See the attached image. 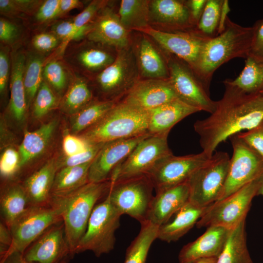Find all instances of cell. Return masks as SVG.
Here are the masks:
<instances>
[{"label":"cell","instance_id":"19","mask_svg":"<svg viewBox=\"0 0 263 263\" xmlns=\"http://www.w3.org/2000/svg\"><path fill=\"white\" fill-rule=\"evenodd\" d=\"M87 39L118 50L127 48L129 30L121 22L118 14L111 8L103 7L93 22Z\"/></svg>","mask_w":263,"mask_h":263},{"label":"cell","instance_id":"45","mask_svg":"<svg viewBox=\"0 0 263 263\" xmlns=\"http://www.w3.org/2000/svg\"><path fill=\"white\" fill-rule=\"evenodd\" d=\"M104 144H92L83 152L72 156H65L62 159L56 160L57 170L66 167L80 165L91 162Z\"/></svg>","mask_w":263,"mask_h":263},{"label":"cell","instance_id":"31","mask_svg":"<svg viewBox=\"0 0 263 263\" xmlns=\"http://www.w3.org/2000/svg\"><path fill=\"white\" fill-rule=\"evenodd\" d=\"M91 163L66 167L58 170L52 186L51 198L70 194L89 182L88 174Z\"/></svg>","mask_w":263,"mask_h":263},{"label":"cell","instance_id":"59","mask_svg":"<svg viewBox=\"0 0 263 263\" xmlns=\"http://www.w3.org/2000/svg\"><path fill=\"white\" fill-rule=\"evenodd\" d=\"M261 195L263 196V175L258 190L257 195Z\"/></svg>","mask_w":263,"mask_h":263},{"label":"cell","instance_id":"7","mask_svg":"<svg viewBox=\"0 0 263 263\" xmlns=\"http://www.w3.org/2000/svg\"><path fill=\"white\" fill-rule=\"evenodd\" d=\"M263 174L225 198L211 205L196 225L219 226L232 230L246 218L251 201L257 195Z\"/></svg>","mask_w":263,"mask_h":263},{"label":"cell","instance_id":"3","mask_svg":"<svg viewBox=\"0 0 263 263\" xmlns=\"http://www.w3.org/2000/svg\"><path fill=\"white\" fill-rule=\"evenodd\" d=\"M110 184V181L88 182L70 194L51 198L50 204L62 219L65 239L72 257L86 230L94 207L108 192Z\"/></svg>","mask_w":263,"mask_h":263},{"label":"cell","instance_id":"43","mask_svg":"<svg viewBox=\"0 0 263 263\" xmlns=\"http://www.w3.org/2000/svg\"><path fill=\"white\" fill-rule=\"evenodd\" d=\"M20 155L19 151L9 147L3 151L0 159L1 177L10 179L19 169Z\"/></svg>","mask_w":263,"mask_h":263},{"label":"cell","instance_id":"4","mask_svg":"<svg viewBox=\"0 0 263 263\" xmlns=\"http://www.w3.org/2000/svg\"><path fill=\"white\" fill-rule=\"evenodd\" d=\"M149 111L122 100L80 136L91 144L132 138L149 133Z\"/></svg>","mask_w":263,"mask_h":263},{"label":"cell","instance_id":"40","mask_svg":"<svg viewBox=\"0 0 263 263\" xmlns=\"http://www.w3.org/2000/svg\"><path fill=\"white\" fill-rule=\"evenodd\" d=\"M224 0H207L202 14L192 31L209 39L218 35L221 13Z\"/></svg>","mask_w":263,"mask_h":263},{"label":"cell","instance_id":"21","mask_svg":"<svg viewBox=\"0 0 263 263\" xmlns=\"http://www.w3.org/2000/svg\"><path fill=\"white\" fill-rule=\"evenodd\" d=\"M150 21L159 23L167 32H186L195 27L187 1L178 0H150Z\"/></svg>","mask_w":263,"mask_h":263},{"label":"cell","instance_id":"54","mask_svg":"<svg viewBox=\"0 0 263 263\" xmlns=\"http://www.w3.org/2000/svg\"><path fill=\"white\" fill-rule=\"evenodd\" d=\"M83 7L82 2L78 0H60L59 18L74 9H79Z\"/></svg>","mask_w":263,"mask_h":263},{"label":"cell","instance_id":"51","mask_svg":"<svg viewBox=\"0 0 263 263\" xmlns=\"http://www.w3.org/2000/svg\"><path fill=\"white\" fill-rule=\"evenodd\" d=\"M20 29L17 25L3 18L0 19V40L2 44L14 46L20 36Z\"/></svg>","mask_w":263,"mask_h":263},{"label":"cell","instance_id":"10","mask_svg":"<svg viewBox=\"0 0 263 263\" xmlns=\"http://www.w3.org/2000/svg\"><path fill=\"white\" fill-rule=\"evenodd\" d=\"M168 54L169 80L178 98L200 111L211 113L216 101L210 98V92L188 64Z\"/></svg>","mask_w":263,"mask_h":263},{"label":"cell","instance_id":"22","mask_svg":"<svg viewBox=\"0 0 263 263\" xmlns=\"http://www.w3.org/2000/svg\"><path fill=\"white\" fill-rule=\"evenodd\" d=\"M231 230L219 226L207 227L197 239L184 245L178 255L180 263H190L207 258H218Z\"/></svg>","mask_w":263,"mask_h":263},{"label":"cell","instance_id":"23","mask_svg":"<svg viewBox=\"0 0 263 263\" xmlns=\"http://www.w3.org/2000/svg\"><path fill=\"white\" fill-rule=\"evenodd\" d=\"M189 197L187 182L156 192L150 206L147 221L159 226L187 203Z\"/></svg>","mask_w":263,"mask_h":263},{"label":"cell","instance_id":"47","mask_svg":"<svg viewBox=\"0 0 263 263\" xmlns=\"http://www.w3.org/2000/svg\"><path fill=\"white\" fill-rule=\"evenodd\" d=\"M61 44L60 39L51 32L38 33L32 40L34 51L43 55L52 51Z\"/></svg>","mask_w":263,"mask_h":263},{"label":"cell","instance_id":"25","mask_svg":"<svg viewBox=\"0 0 263 263\" xmlns=\"http://www.w3.org/2000/svg\"><path fill=\"white\" fill-rule=\"evenodd\" d=\"M26 52L17 47L11 52L10 112L18 122L24 120L28 109L23 82Z\"/></svg>","mask_w":263,"mask_h":263},{"label":"cell","instance_id":"14","mask_svg":"<svg viewBox=\"0 0 263 263\" xmlns=\"http://www.w3.org/2000/svg\"><path fill=\"white\" fill-rule=\"evenodd\" d=\"M210 158L202 151L183 156L171 154L160 160L146 175L157 192L187 182Z\"/></svg>","mask_w":263,"mask_h":263},{"label":"cell","instance_id":"49","mask_svg":"<svg viewBox=\"0 0 263 263\" xmlns=\"http://www.w3.org/2000/svg\"><path fill=\"white\" fill-rule=\"evenodd\" d=\"M238 134L263 158V120L254 128Z\"/></svg>","mask_w":263,"mask_h":263},{"label":"cell","instance_id":"34","mask_svg":"<svg viewBox=\"0 0 263 263\" xmlns=\"http://www.w3.org/2000/svg\"><path fill=\"white\" fill-rule=\"evenodd\" d=\"M245 59L240 75L234 79L225 80L246 94H260L263 91V60H257L249 55Z\"/></svg>","mask_w":263,"mask_h":263},{"label":"cell","instance_id":"30","mask_svg":"<svg viewBox=\"0 0 263 263\" xmlns=\"http://www.w3.org/2000/svg\"><path fill=\"white\" fill-rule=\"evenodd\" d=\"M31 205L22 185L12 184L1 192L0 214L2 222L10 228Z\"/></svg>","mask_w":263,"mask_h":263},{"label":"cell","instance_id":"41","mask_svg":"<svg viewBox=\"0 0 263 263\" xmlns=\"http://www.w3.org/2000/svg\"><path fill=\"white\" fill-rule=\"evenodd\" d=\"M58 96L43 80L33 102V114L36 118L45 116L59 104Z\"/></svg>","mask_w":263,"mask_h":263},{"label":"cell","instance_id":"1","mask_svg":"<svg viewBox=\"0 0 263 263\" xmlns=\"http://www.w3.org/2000/svg\"><path fill=\"white\" fill-rule=\"evenodd\" d=\"M224 94L208 117L197 120L193 127L202 149L208 157L231 136L251 130L263 120V95L248 94L225 80Z\"/></svg>","mask_w":263,"mask_h":263},{"label":"cell","instance_id":"17","mask_svg":"<svg viewBox=\"0 0 263 263\" xmlns=\"http://www.w3.org/2000/svg\"><path fill=\"white\" fill-rule=\"evenodd\" d=\"M109 48L111 47L87 39L69 50L65 49L64 60L75 73L96 75L116 58L117 54L114 55Z\"/></svg>","mask_w":263,"mask_h":263},{"label":"cell","instance_id":"55","mask_svg":"<svg viewBox=\"0 0 263 263\" xmlns=\"http://www.w3.org/2000/svg\"><path fill=\"white\" fill-rule=\"evenodd\" d=\"M12 243V236L9 228L3 222L0 223V245L10 247Z\"/></svg>","mask_w":263,"mask_h":263},{"label":"cell","instance_id":"44","mask_svg":"<svg viewBox=\"0 0 263 263\" xmlns=\"http://www.w3.org/2000/svg\"><path fill=\"white\" fill-rule=\"evenodd\" d=\"M51 32L56 36L61 41L62 49L61 53L63 54L69 43L76 40L77 31L73 20H64L53 24Z\"/></svg>","mask_w":263,"mask_h":263},{"label":"cell","instance_id":"5","mask_svg":"<svg viewBox=\"0 0 263 263\" xmlns=\"http://www.w3.org/2000/svg\"><path fill=\"white\" fill-rule=\"evenodd\" d=\"M121 215L111 203L107 193L105 199L94 207L75 254L91 251L99 257L111 252L114 246L115 232L120 226Z\"/></svg>","mask_w":263,"mask_h":263},{"label":"cell","instance_id":"20","mask_svg":"<svg viewBox=\"0 0 263 263\" xmlns=\"http://www.w3.org/2000/svg\"><path fill=\"white\" fill-rule=\"evenodd\" d=\"M177 98L169 79H144L139 80L123 100L148 111Z\"/></svg>","mask_w":263,"mask_h":263},{"label":"cell","instance_id":"9","mask_svg":"<svg viewBox=\"0 0 263 263\" xmlns=\"http://www.w3.org/2000/svg\"><path fill=\"white\" fill-rule=\"evenodd\" d=\"M136 58L131 48L121 49L114 61L95 75V84L106 100L117 101L139 80Z\"/></svg>","mask_w":263,"mask_h":263},{"label":"cell","instance_id":"28","mask_svg":"<svg viewBox=\"0 0 263 263\" xmlns=\"http://www.w3.org/2000/svg\"><path fill=\"white\" fill-rule=\"evenodd\" d=\"M136 58L139 73L144 78L169 79L167 59H163L148 38L140 39Z\"/></svg>","mask_w":263,"mask_h":263},{"label":"cell","instance_id":"29","mask_svg":"<svg viewBox=\"0 0 263 263\" xmlns=\"http://www.w3.org/2000/svg\"><path fill=\"white\" fill-rule=\"evenodd\" d=\"M57 124L56 120H52L43 124L35 131L25 132L19 149L20 169L44 151Z\"/></svg>","mask_w":263,"mask_h":263},{"label":"cell","instance_id":"56","mask_svg":"<svg viewBox=\"0 0 263 263\" xmlns=\"http://www.w3.org/2000/svg\"><path fill=\"white\" fill-rule=\"evenodd\" d=\"M0 261V263H37L27 261L24 257L23 254L19 252H14ZM62 263H68V261Z\"/></svg>","mask_w":263,"mask_h":263},{"label":"cell","instance_id":"12","mask_svg":"<svg viewBox=\"0 0 263 263\" xmlns=\"http://www.w3.org/2000/svg\"><path fill=\"white\" fill-rule=\"evenodd\" d=\"M62 221L57 211L50 204L30 206L9 228L12 243L0 260L14 252L23 254L48 228Z\"/></svg>","mask_w":263,"mask_h":263},{"label":"cell","instance_id":"57","mask_svg":"<svg viewBox=\"0 0 263 263\" xmlns=\"http://www.w3.org/2000/svg\"><path fill=\"white\" fill-rule=\"evenodd\" d=\"M230 11L228 1L224 0L220 17L218 34L222 33L225 29L226 19L228 17L227 14Z\"/></svg>","mask_w":263,"mask_h":263},{"label":"cell","instance_id":"27","mask_svg":"<svg viewBox=\"0 0 263 263\" xmlns=\"http://www.w3.org/2000/svg\"><path fill=\"white\" fill-rule=\"evenodd\" d=\"M209 207H198L188 201L159 226L157 239L168 243L177 241L196 224Z\"/></svg>","mask_w":263,"mask_h":263},{"label":"cell","instance_id":"26","mask_svg":"<svg viewBox=\"0 0 263 263\" xmlns=\"http://www.w3.org/2000/svg\"><path fill=\"white\" fill-rule=\"evenodd\" d=\"M57 171L56 160L51 159L24 180L22 185L31 206L50 204L51 190Z\"/></svg>","mask_w":263,"mask_h":263},{"label":"cell","instance_id":"6","mask_svg":"<svg viewBox=\"0 0 263 263\" xmlns=\"http://www.w3.org/2000/svg\"><path fill=\"white\" fill-rule=\"evenodd\" d=\"M230 159L227 152L217 151L192 173L187 181L191 203L206 207L218 200L226 180Z\"/></svg>","mask_w":263,"mask_h":263},{"label":"cell","instance_id":"50","mask_svg":"<svg viewBox=\"0 0 263 263\" xmlns=\"http://www.w3.org/2000/svg\"><path fill=\"white\" fill-rule=\"evenodd\" d=\"M91 145L81 136L67 133L63 139L62 149L65 156L70 157L85 151Z\"/></svg>","mask_w":263,"mask_h":263},{"label":"cell","instance_id":"32","mask_svg":"<svg viewBox=\"0 0 263 263\" xmlns=\"http://www.w3.org/2000/svg\"><path fill=\"white\" fill-rule=\"evenodd\" d=\"M93 97L87 80L74 72L70 84L59 102L60 109L73 115L93 101Z\"/></svg>","mask_w":263,"mask_h":263},{"label":"cell","instance_id":"53","mask_svg":"<svg viewBox=\"0 0 263 263\" xmlns=\"http://www.w3.org/2000/svg\"><path fill=\"white\" fill-rule=\"evenodd\" d=\"M207 0H187L192 19L197 25L205 8Z\"/></svg>","mask_w":263,"mask_h":263},{"label":"cell","instance_id":"58","mask_svg":"<svg viewBox=\"0 0 263 263\" xmlns=\"http://www.w3.org/2000/svg\"><path fill=\"white\" fill-rule=\"evenodd\" d=\"M217 258H207L200 259L190 263H216Z\"/></svg>","mask_w":263,"mask_h":263},{"label":"cell","instance_id":"24","mask_svg":"<svg viewBox=\"0 0 263 263\" xmlns=\"http://www.w3.org/2000/svg\"><path fill=\"white\" fill-rule=\"evenodd\" d=\"M148 111V133L151 135L169 134L171 129L179 121L200 112L178 98Z\"/></svg>","mask_w":263,"mask_h":263},{"label":"cell","instance_id":"48","mask_svg":"<svg viewBox=\"0 0 263 263\" xmlns=\"http://www.w3.org/2000/svg\"><path fill=\"white\" fill-rule=\"evenodd\" d=\"M11 52L10 47L1 44L0 49V94L6 93L11 75Z\"/></svg>","mask_w":263,"mask_h":263},{"label":"cell","instance_id":"39","mask_svg":"<svg viewBox=\"0 0 263 263\" xmlns=\"http://www.w3.org/2000/svg\"><path fill=\"white\" fill-rule=\"evenodd\" d=\"M74 71L61 58L55 57L45 61L42 70L43 80L56 95H60L68 87Z\"/></svg>","mask_w":263,"mask_h":263},{"label":"cell","instance_id":"13","mask_svg":"<svg viewBox=\"0 0 263 263\" xmlns=\"http://www.w3.org/2000/svg\"><path fill=\"white\" fill-rule=\"evenodd\" d=\"M229 139L232 155L224 187L217 201L225 198L263 174V158L238 134Z\"/></svg>","mask_w":263,"mask_h":263},{"label":"cell","instance_id":"38","mask_svg":"<svg viewBox=\"0 0 263 263\" xmlns=\"http://www.w3.org/2000/svg\"><path fill=\"white\" fill-rule=\"evenodd\" d=\"M117 102L111 100H93L73 115L71 130L74 133H78L90 128L100 121Z\"/></svg>","mask_w":263,"mask_h":263},{"label":"cell","instance_id":"18","mask_svg":"<svg viewBox=\"0 0 263 263\" xmlns=\"http://www.w3.org/2000/svg\"><path fill=\"white\" fill-rule=\"evenodd\" d=\"M30 262L37 263H62L72 258L66 242L63 222L48 228L23 253Z\"/></svg>","mask_w":263,"mask_h":263},{"label":"cell","instance_id":"36","mask_svg":"<svg viewBox=\"0 0 263 263\" xmlns=\"http://www.w3.org/2000/svg\"><path fill=\"white\" fill-rule=\"evenodd\" d=\"M45 61L43 54L34 50L26 52L23 82L28 108L33 103L43 81L42 70Z\"/></svg>","mask_w":263,"mask_h":263},{"label":"cell","instance_id":"46","mask_svg":"<svg viewBox=\"0 0 263 263\" xmlns=\"http://www.w3.org/2000/svg\"><path fill=\"white\" fill-rule=\"evenodd\" d=\"M60 0L42 1L33 15L35 21L39 24L52 21L59 18Z\"/></svg>","mask_w":263,"mask_h":263},{"label":"cell","instance_id":"60","mask_svg":"<svg viewBox=\"0 0 263 263\" xmlns=\"http://www.w3.org/2000/svg\"><path fill=\"white\" fill-rule=\"evenodd\" d=\"M263 95V91L260 93Z\"/></svg>","mask_w":263,"mask_h":263},{"label":"cell","instance_id":"33","mask_svg":"<svg viewBox=\"0 0 263 263\" xmlns=\"http://www.w3.org/2000/svg\"><path fill=\"white\" fill-rule=\"evenodd\" d=\"M216 263H254L246 245L245 219L231 230Z\"/></svg>","mask_w":263,"mask_h":263},{"label":"cell","instance_id":"42","mask_svg":"<svg viewBox=\"0 0 263 263\" xmlns=\"http://www.w3.org/2000/svg\"><path fill=\"white\" fill-rule=\"evenodd\" d=\"M34 0H0V13L3 16L14 18L21 15H33L42 2Z\"/></svg>","mask_w":263,"mask_h":263},{"label":"cell","instance_id":"11","mask_svg":"<svg viewBox=\"0 0 263 263\" xmlns=\"http://www.w3.org/2000/svg\"><path fill=\"white\" fill-rule=\"evenodd\" d=\"M168 134L150 135L140 142L113 172L110 180L146 175L162 159L172 154L168 144Z\"/></svg>","mask_w":263,"mask_h":263},{"label":"cell","instance_id":"2","mask_svg":"<svg viewBox=\"0 0 263 263\" xmlns=\"http://www.w3.org/2000/svg\"><path fill=\"white\" fill-rule=\"evenodd\" d=\"M252 27H244L228 17L224 30L206 43L194 72L209 92L213 75L216 70L231 59L245 58L250 51Z\"/></svg>","mask_w":263,"mask_h":263},{"label":"cell","instance_id":"37","mask_svg":"<svg viewBox=\"0 0 263 263\" xmlns=\"http://www.w3.org/2000/svg\"><path fill=\"white\" fill-rule=\"evenodd\" d=\"M150 3L146 0L121 1L117 14L127 29L138 30L149 26Z\"/></svg>","mask_w":263,"mask_h":263},{"label":"cell","instance_id":"15","mask_svg":"<svg viewBox=\"0 0 263 263\" xmlns=\"http://www.w3.org/2000/svg\"><path fill=\"white\" fill-rule=\"evenodd\" d=\"M137 31L151 37L168 53L186 62L193 71L208 39L193 31L170 32L157 30L150 25Z\"/></svg>","mask_w":263,"mask_h":263},{"label":"cell","instance_id":"35","mask_svg":"<svg viewBox=\"0 0 263 263\" xmlns=\"http://www.w3.org/2000/svg\"><path fill=\"white\" fill-rule=\"evenodd\" d=\"M141 225L139 232L127 249L124 263H146L150 248L157 239L158 226L149 221Z\"/></svg>","mask_w":263,"mask_h":263},{"label":"cell","instance_id":"16","mask_svg":"<svg viewBox=\"0 0 263 263\" xmlns=\"http://www.w3.org/2000/svg\"><path fill=\"white\" fill-rule=\"evenodd\" d=\"M149 133L112 141L104 143L90 165L89 182L101 183L110 181L114 170L129 156L136 145Z\"/></svg>","mask_w":263,"mask_h":263},{"label":"cell","instance_id":"8","mask_svg":"<svg viewBox=\"0 0 263 263\" xmlns=\"http://www.w3.org/2000/svg\"><path fill=\"white\" fill-rule=\"evenodd\" d=\"M110 182L108 195L113 207L122 215H128L140 224L147 221L154 196V188L147 176Z\"/></svg>","mask_w":263,"mask_h":263},{"label":"cell","instance_id":"52","mask_svg":"<svg viewBox=\"0 0 263 263\" xmlns=\"http://www.w3.org/2000/svg\"><path fill=\"white\" fill-rule=\"evenodd\" d=\"M253 37L249 56L257 60H263V18L252 26Z\"/></svg>","mask_w":263,"mask_h":263}]
</instances>
